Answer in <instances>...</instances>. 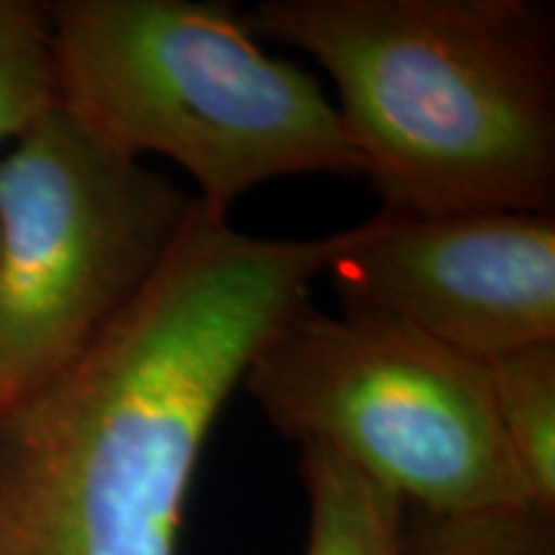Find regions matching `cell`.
I'll return each mask as SVG.
<instances>
[{
	"mask_svg": "<svg viewBox=\"0 0 555 555\" xmlns=\"http://www.w3.org/2000/svg\"><path fill=\"white\" fill-rule=\"evenodd\" d=\"M196 193L62 108L0 157V414L69 371L155 281Z\"/></svg>",
	"mask_w": 555,
	"mask_h": 555,
	"instance_id": "5b68a950",
	"label": "cell"
},
{
	"mask_svg": "<svg viewBox=\"0 0 555 555\" xmlns=\"http://www.w3.org/2000/svg\"><path fill=\"white\" fill-rule=\"evenodd\" d=\"M298 450L309 496L307 555H409L404 499L330 450Z\"/></svg>",
	"mask_w": 555,
	"mask_h": 555,
	"instance_id": "52a82bcc",
	"label": "cell"
},
{
	"mask_svg": "<svg viewBox=\"0 0 555 555\" xmlns=\"http://www.w3.org/2000/svg\"><path fill=\"white\" fill-rule=\"evenodd\" d=\"M258 39L307 52L391 217H555V13L540 0H262Z\"/></svg>",
	"mask_w": 555,
	"mask_h": 555,
	"instance_id": "7a4b0ae2",
	"label": "cell"
},
{
	"mask_svg": "<svg viewBox=\"0 0 555 555\" xmlns=\"http://www.w3.org/2000/svg\"><path fill=\"white\" fill-rule=\"evenodd\" d=\"M327 275L343 309L399 319L486 363L555 339V217L474 211L367 219Z\"/></svg>",
	"mask_w": 555,
	"mask_h": 555,
	"instance_id": "8992f818",
	"label": "cell"
},
{
	"mask_svg": "<svg viewBox=\"0 0 555 555\" xmlns=\"http://www.w3.org/2000/svg\"><path fill=\"white\" fill-rule=\"evenodd\" d=\"M365 232L258 237L201 214L99 343L0 414V555H178L227 399Z\"/></svg>",
	"mask_w": 555,
	"mask_h": 555,
	"instance_id": "6da1fadb",
	"label": "cell"
},
{
	"mask_svg": "<svg viewBox=\"0 0 555 555\" xmlns=\"http://www.w3.org/2000/svg\"><path fill=\"white\" fill-rule=\"evenodd\" d=\"M50 21L60 106L124 155L180 165L208 219L268 180L363 178L335 103L229 5L65 0Z\"/></svg>",
	"mask_w": 555,
	"mask_h": 555,
	"instance_id": "3957f363",
	"label": "cell"
},
{
	"mask_svg": "<svg viewBox=\"0 0 555 555\" xmlns=\"http://www.w3.org/2000/svg\"><path fill=\"white\" fill-rule=\"evenodd\" d=\"M409 555H555V517L535 509H496L409 519Z\"/></svg>",
	"mask_w": 555,
	"mask_h": 555,
	"instance_id": "30bf717a",
	"label": "cell"
},
{
	"mask_svg": "<svg viewBox=\"0 0 555 555\" xmlns=\"http://www.w3.org/2000/svg\"><path fill=\"white\" fill-rule=\"evenodd\" d=\"M242 384L298 448L330 450L416 512L532 509L486 365L399 319L307 301L260 345Z\"/></svg>",
	"mask_w": 555,
	"mask_h": 555,
	"instance_id": "277c9868",
	"label": "cell"
},
{
	"mask_svg": "<svg viewBox=\"0 0 555 555\" xmlns=\"http://www.w3.org/2000/svg\"><path fill=\"white\" fill-rule=\"evenodd\" d=\"M499 429L532 509L555 517V339L486 360Z\"/></svg>",
	"mask_w": 555,
	"mask_h": 555,
	"instance_id": "ba28073f",
	"label": "cell"
},
{
	"mask_svg": "<svg viewBox=\"0 0 555 555\" xmlns=\"http://www.w3.org/2000/svg\"><path fill=\"white\" fill-rule=\"evenodd\" d=\"M50 9L0 0V144L57 106Z\"/></svg>",
	"mask_w": 555,
	"mask_h": 555,
	"instance_id": "9c48e42d",
	"label": "cell"
}]
</instances>
